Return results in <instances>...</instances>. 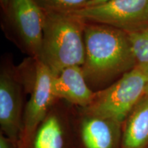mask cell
Segmentation results:
<instances>
[{
    "label": "cell",
    "mask_w": 148,
    "mask_h": 148,
    "mask_svg": "<svg viewBox=\"0 0 148 148\" xmlns=\"http://www.w3.org/2000/svg\"><path fill=\"white\" fill-rule=\"evenodd\" d=\"M127 34L135 66L148 71V25Z\"/></svg>",
    "instance_id": "cell-12"
},
{
    "label": "cell",
    "mask_w": 148,
    "mask_h": 148,
    "mask_svg": "<svg viewBox=\"0 0 148 148\" xmlns=\"http://www.w3.org/2000/svg\"><path fill=\"white\" fill-rule=\"evenodd\" d=\"M108 1H110V0H89V1H88L87 2L85 3L83 7L92 6V5H95L97 4H100V3L107 2ZM83 7H82V8H83Z\"/></svg>",
    "instance_id": "cell-15"
},
{
    "label": "cell",
    "mask_w": 148,
    "mask_h": 148,
    "mask_svg": "<svg viewBox=\"0 0 148 148\" xmlns=\"http://www.w3.org/2000/svg\"><path fill=\"white\" fill-rule=\"evenodd\" d=\"M53 75L41 61L36 59L35 77L30 99L23 114V127L17 148H25L35 131L45 119L54 102L52 90Z\"/></svg>",
    "instance_id": "cell-5"
},
{
    "label": "cell",
    "mask_w": 148,
    "mask_h": 148,
    "mask_svg": "<svg viewBox=\"0 0 148 148\" xmlns=\"http://www.w3.org/2000/svg\"><path fill=\"white\" fill-rule=\"evenodd\" d=\"M0 148H17L16 144L13 143L10 138L2 134H0Z\"/></svg>",
    "instance_id": "cell-14"
},
{
    "label": "cell",
    "mask_w": 148,
    "mask_h": 148,
    "mask_svg": "<svg viewBox=\"0 0 148 148\" xmlns=\"http://www.w3.org/2000/svg\"><path fill=\"white\" fill-rule=\"evenodd\" d=\"M148 147V96L136 103L122 127L120 148Z\"/></svg>",
    "instance_id": "cell-11"
},
{
    "label": "cell",
    "mask_w": 148,
    "mask_h": 148,
    "mask_svg": "<svg viewBox=\"0 0 148 148\" xmlns=\"http://www.w3.org/2000/svg\"><path fill=\"white\" fill-rule=\"evenodd\" d=\"M147 148H148V147H147Z\"/></svg>",
    "instance_id": "cell-18"
},
{
    "label": "cell",
    "mask_w": 148,
    "mask_h": 148,
    "mask_svg": "<svg viewBox=\"0 0 148 148\" xmlns=\"http://www.w3.org/2000/svg\"><path fill=\"white\" fill-rule=\"evenodd\" d=\"M23 98L19 81L8 70L0 75V125L1 132L16 144L23 127Z\"/></svg>",
    "instance_id": "cell-7"
},
{
    "label": "cell",
    "mask_w": 148,
    "mask_h": 148,
    "mask_svg": "<svg viewBox=\"0 0 148 148\" xmlns=\"http://www.w3.org/2000/svg\"><path fill=\"white\" fill-rule=\"evenodd\" d=\"M81 114L76 135L79 148L121 147L123 123L110 118Z\"/></svg>",
    "instance_id": "cell-8"
},
{
    "label": "cell",
    "mask_w": 148,
    "mask_h": 148,
    "mask_svg": "<svg viewBox=\"0 0 148 148\" xmlns=\"http://www.w3.org/2000/svg\"><path fill=\"white\" fill-rule=\"evenodd\" d=\"M75 138L66 122L50 110L25 148H77Z\"/></svg>",
    "instance_id": "cell-10"
},
{
    "label": "cell",
    "mask_w": 148,
    "mask_h": 148,
    "mask_svg": "<svg viewBox=\"0 0 148 148\" xmlns=\"http://www.w3.org/2000/svg\"><path fill=\"white\" fill-rule=\"evenodd\" d=\"M52 90L56 99H63L80 108L87 107L95 95L88 86L80 66H69L53 75Z\"/></svg>",
    "instance_id": "cell-9"
},
{
    "label": "cell",
    "mask_w": 148,
    "mask_h": 148,
    "mask_svg": "<svg viewBox=\"0 0 148 148\" xmlns=\"http://www.w3.org/2000/svg\"><path fill=\"white\" fill-rule=\"evenodd\" d=\"M0 1H1V5L3 10H4V12H6L7 10H8L9 0H0Z\"/></svg>",
    "instance_id": "cell-16"
},
{
    "label": "cell",
    "mask_w": 148,
    "mask_h": 148,
    "mask_svg": "<svg viewBox=\"0 0 148 148\" xmlns=\"http://www.w3.org/2000/svg\"><path fill=\"white\" fill-rule=\"evenodd\" d=\"M86 23H97L126 32L148 25V0H110L69 11Z\"/></svg>",
    "instance_id": "cell-4"
},
{
    "label": "cell",
    "mask_w": 148,
    "mask_h": 148,
    "mask_svg": "<svg viewBox=\"0 0 148 148\" xmlns=\"http://www.w3.org/2000/svg\"><path fill=\"white\" fill-rule=\"evenodd\" d=\"M6 12L25 50L38 59L43 35V10L35 0H9Z\"/></svg>",
    "instance_id": "cell-6"
},
{
    "label": "cell",
    "mask_w": 148,
    "mask_h": 148,
    "mask_svg": "<svg viewBox=\"0 0 148 148\" xmlns=\"http://www.w3.org/2000/svg\"><path fill=\"white\" fill-rule=\"evenodd\" d=\"M147 84L148 71L135 66L110 86L96 91L92 102L81 108V113L110 118L123 123L145 95Z\"/></svg>",
    "instance_id": "cell-3"
},
{
    "label": "cell",
    "mask_w": 148,
    "mask_h": 148,
    "mask_svg": "<svg viewBox=\"0 0 148 148\" xmlns=\"http://www.w3.org/2000/svg\"><path fill=\"white\" fill-rule=\"evenodd\" d=\"M42 10L43 35L38 60L54 76L69 66H82L85 59L86 23L69 12Z\"/></svg>",
    "instance_id": "cell-2"
},
{
    "label": "cell",
    "mask_w": 148,
    "mask_h": 148,
    "mask_svg": "<svg viewBox=\"0 0 148 148\" xmlns=\"http://www.w3.org/2000/svg\"><path fill=\"white\" fill-rule=\"evenodd\" d=\"M145 95H147L148 96V84L147 87H146V90H145Z\"/></svg>",
    "instance_id": "cell-17"
},
{
    "label": "cell",
    "mask_w": 148,
    "mask_h": 148,
    "mask_svg": "<svg viewBox=\"0 0 148 148\" xmlns=\"http://www.w3.org/2000/svg\"><path fill=\"white\" fill-rule=\"evenodd\" d=\"M44 10L69 12L80 8L89 0H35Z\"/></svg>",
    "instance_id": "cell-13"
},
{
    "label": "cell",
    "mask_w": 148,
    "mask_h": 148,
    "mask_svg": "<svg viewBox=\"0 0 148 148\" xmlns=\"http://www.w3.org/2000/svg\"><path fill=\"white\" fill-rule=\"evenodd\" d=\"M84 37L82 69L88 86L99 87L135 66L127 32L101 24L86 23Z\"/></svg>",
    "instance_id": "cell-1"
}]
</instances>
